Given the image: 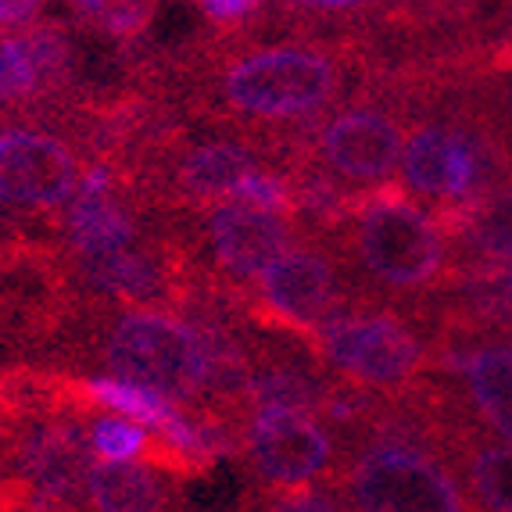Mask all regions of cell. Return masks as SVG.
I'll list each match as a JSON object with an SVG mask.
<instances>
[{
  "mask_svg": "<svg viewBox=\"0 0 512 512\" xmlns=\"http://www.w3.org/2000/svg\"><path fill=\"white\" fill-rule=\"evenodd\" d=\"M133 83L165 97L194 126L230 129L294 147L362 83L355 47L251 36H197L187 47H133Z\"/></svg>",
  "mask_w": 512,
  "mask_h": 512,
  "instance_id": "6da1fadb",
  "label": "cell"
},
{
  "mask_svg": "<svg viewBox=\"0 0 512 512\" xmlns=\"http://www.w3.org/2000/svg\"><path fill=\"white\" fill-rule=\"evenodd\" d=\"M40 366L147 387L176 402L187 416L201 409L208 384L201 330L176 308H111L76 301Z\"/></svg>",
  "mask_w": 512,
  "mask_h": 512,
  "instance_id": "7a4b0ae2",
  "label": "cell"
},
{
  "mask_svg": "<svg viewBox=\"0 0 512 512\" xmlns=\"http://www.w3.org/2000/svg\"><path fill=\"white\" fill-rule=\"evenodd\" d=\"M337 487L348 512H477L441 430L402 398L380 402L369 427L344 441Z\"/></svg>",
  "mask_w": 512,
  "mask_h": 512,
  "instance_id": "3957f363",
  "label": "cell"
},
{
  "mask_svg": "<svg viewBox=\"0 0 512 512\" xmlns=\"http://www.w3.org/2000/svg\"><path fill=\"white\" fill-rule=\"evenodd\" d=\"M330 240L348 265L355 294L369 301L419 312L455 276L452 240L394 183L362 194L359 208Z\"/></svg>",
  "mask_w": 512,
  "mask_h": 512,
  "instance_id": "277c9868",
  "label": "cell"
},
{
  "mask_svg": "<svg viewBox=\"0 0 512 512\" xmlns=\"http://www.w3.org/2000/svg\"><path fill=\"white\" fill-rule=\"evenodd\" d=\"M94 165L69 115H0V237H51Z\"/></svg>",
  "mask_w": 512,
  "mask_h": 512,
  "instance_id": "5b68a950",
  "label": "cell"
},
{
  "mask_svg": "<svg viewBox=\"0 0 512 512\" xmlns=\"http://www.w3.org/2000/svg\"><path fill=\"white\" fill-rule=\"evenodd\" d=\"M308 344L333 380L384 402L402 398L430 369L427 316L384 301L351 298Z\"/></svg>",
  "mask_w": 512,
  "mask_h": 512,
  "instance_id": "8992f818",
  "label": "cell"
},
{
  "mask_svg": "<svg viewBox=\"0 0 512 512\" xmlns=\"http://www.w3.org/2000/svg\"><path fill=\"white\" fill-rule=\"evenodd\" d=\"M405 137H409L405 101L387 86L362 79L348 101L337 104L301 140H294L291 169L305 165L351 194H369L391 187L398 176Z\"/></svg>",
  "mask_w": 512,
  "mask_h": 512,
  "instance_id": "52a82bcc",
  "label": "cell"
},
{
  "mask_svg": "<svg viewBox=\"0 0 512 512\" xmlns=\"http://www.w3.org/2000/svg\"><path fill=\"white\" fill-rule=\"evenodd\" d=\"M197 291L237 305L251 283L298 240V222L265 208L226 201L194 215H172Z\"/></svg>",
  "mask_w": 512,
  "mask_h": 512,
  "instance_id": "ba28073f",
  "label": "cell"
},
{
  "mask_svg": "<svg viewBox=\"0 0 512 512\" xmlns=\"http://www.w3.org/2000/svg\"><path fill=\"white\" fill-rule=\"evenodd\" d=\"M351 298L359 294L333 240L298 233V240L251 283V291L233 308L262 333L312 341V333Z\"/></svg>",
  "mask_w": 512,
  "mask_h": 512,
  "instance_id": "9c48e42d",
  "label": "cell"
},
{
  "mask_svg": "<svg viewBox=\"0 0 512 512\" xmlns=\"http://www.w3.org/2000/svg\"><path fill=\"white\" fill-rule=\"evenodd\" d=\"M240 466L258 491H298L312 484H337L344 462V437L319 416L265 412L244 423Z\"/></svg>",
  "mask_w": 512,
  "mask_h": 512,
  "instance_id": "30bf717a",
  "label": "cell"
},
{
  "mask_svg": "<svg viewBox=\"0 0 512 512\" xmlns=\"http://www.w3.org/2000/svg\"><path fill=\"white\" fill-rule=\"evenodd\" d=\"M427 373L452 387L466 416L487 437L512 444V337L434 326Z\"/></svg>",
  "mask_w": 512,
  "mask_h": 512,
  "instance_id": "8fae6325",
  "label": "cell"
},
{
  "mask_svg": "<svg viewBox=\"0 0 512 512\" xmlns=\"http://www.w3.org/2000/svg\"><path fill=\"white\" fill-rule=\"evenodd\" d=\"M419 312L427 316L430 330L434 326H466V330L512 337V265H455L452 283Z\"/></svg>",
  "mask_w": 512,
  "mask_h": 512,
  "instance_id": "7c38bea8",
  "label": "cell"
},
{
  "mask_svg": "<svg viewBox=\"0 0 512 512\" xmlns=\"http://www.w3.org/2000/svg\"><path fill=\"white\" fill-rule=\"evenodd\" d=\"M83 512H187L183 484L144 462L94 459L83 487Z\"/></svg>",
  "mask_w": 512,
  "mask_h": 512,
  "instance_id": "4fadbf2b",
  "label": "cell"
},
{
  "mask_svg": "<svg viewBox=\"0 0 512 512\" xmlns=\"http://www.w3.org/2000/svg\"><path fill=\"white\" fill-rule=\"evenodd\" d=\"M444 237L452 240L455 265L491 262L512 265V183L491 190L480 201H462L430 212Z\"/></svg>",
  "mask_w": 512,
  "mask_h": 512,
  "instance_id": "5bb4252c",
  "label": "cell"
},
{
  "mask_svg": "<svg viewBox=\"0 0 512 512\" xmlns=\"http://www.w3.org/2000/svg\"><path fill=\"white\" fill-rule=\"evenodd\" d=\"M452 466L477 512H512V444L466 434L452 448Z\"/></svg>",
  "mask_w": 512,
  "mask_h": 512,
  "instance_id": "9a60e30c",
  "label": "cell"
},
{
  "mask_svg": "<svg viewBox=\"0 0 512 512\" xmlns=\"http://www.w3.org/2000/svg\"><path fill=\"white\" fill-rule=\"evenodd\" d=\"M69 26L97 40L133 43L151 29L158 4H137V0H76L69 4Z\"/></svg>",
  "mask_w": 512,
  "mask_h": 512,
  "instance_id": "2e32d148",
  "label": "cell"
},
{
  "mask_svg": "<svg viewBox=\"0 0 512 512\" xmlns=\"http://www.w3.org/2000/svg\"><path fill=\"white\" fill-rule=\"evenodd\" d=\"M151 430H144L133 419L111 416V412H97L90 419V452L101 462H133L147 452Z\"/></svg>",
  "mask_w": 512,
  "mask_h": 512,
  "instance_id": "e0dca14e",
  "label": "cell"
},
{
  "mask_svg": "<svg viewBox=\"0 0 512 512\" xmlns=\"http://www.w3.org/2000/svg\"><path fill=\"white\" fill-rule=\"evenodd\" d=\"M240 512H348L337 484H312L298 491H258L251 487Z\"/></svg>",
  "mask_w": 512,
  "mask_h": 512,
  "instance_id": "ac0fdd59",
  "label": "cell"
},
{
  "mask_svg": "<svg viewBox=\"0 0 512 512\" xmlns=\"http://www.w3.org/2000/svg\"><path fill=\"white\" fill-rule=\"evenodd\" d=\"M47 11L51 8L40 0H0V40H15V36L29 33L33 26H40Z\"/></svg>",
  "mask_w": 512,
  "mask_h": 512,
  "instance_id": "d6986e66",
  "label": "cell"
},
{
  "mask_svg": "<svg viewBox=\"0 0 512 512\" xmlns=\"http://www.w3.org/2000/svg\"><path fill=\"white\" fill-rule=\"evenodd\" d=\"M491 111H495V122L498 129L505 133L512 147V79H491Z\"/></svg>",
  "mask_w": 512,
  "mask_h": 512,
  "instance_id": "ffe728a7",
  "label": "cell"
}]
</instances>
